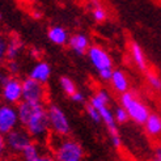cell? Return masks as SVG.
<instances>
[{
    "mask_svg": "<svg viewBox=\"0 0 161 161\" xmlns=\"http://www.w3.org/2000/svg\"><path fill=\"white\" fill-rule=\"evenodd\" d=\"M19 120L33 139L42 140L50 131L47 108L42 103L21 101L17 106Z\"/></svg>",
    "mask_w": 161,
    "mask_h": 161,
    "instance_id": "obj_1",
    "label": "cell"
},
{
    "mask_svg": "<svg viewBox=\"0 0 161 161\" xmlns=\"http://www.w3.org/2000/svg\"><path fill=\"white\" fill-rule=\"evenodd\" d=\"M119 105L127 111L130 120H132L136 125L143 126L148 115L151 114V110L147 106V103L140 100L139 96L131 91L119 96Z\"/></svg>",
    "mask_w": 161,
    "mask_h": 161,
    "instance_id": "obj_2",
    "label": "cell"
},
{
    "mask_svg": "<svg viewBox=\"0 0 161 161\" xmlns=\"http://www.w3.org/2000/svg\"><path fill=\"white\" fill-rule=\"evenodd\" d=\"M54 156L56 161H83L84 149L79 142L62 138L54 148Z\"/></svg>",
    "mask_w": 161,
    "mask_h": 161,
    "instance_id": "obj_3",
    "label": "cell"
},
{
    "mask_svg": "<svg viewBox=\"0 0 161 161\" xmlns=\"http://www.w3.org/2000/svg\"><path fill=\"white\" fill-rule=\"evenodd\" d=\"M47 117H49L50 130L59 138H66L71 132V123L67 114L63 109L55 103H51L47 108Z\"/></svg>",
    "mask_w": 161,
    "mask_h": 161,
    "instance_id": "obj_4",
    "label": "cell"
},
{
    "mask_svg": "<svg viewBox=\"0 0 161 161\" xmlns=\"http://www.w3.org/2000/svg\"><path fill=\"white\" fill-rule=\"evenodd\" d=\"M88 60L91 62L93 68L100 74L103 71H113V58L110 54L100 45H91L86 51Z\"/></svg>",
    "mask_w": 161,
    "mask_h": 161,
    "instance_id": "obj_5",
    "label": "cell"
},
{
    "mask_svg": "<svg viewBox=\"0 0 161 161\" xmlns=\"http://www.w3.org/2000/svg\"><path fill=\"white\" fill-rule=\"evenodd\" d=\"M46 97L45 84H41L36 80L26 77L22 80V101L42 103Z\"/></svg>",
    "mask_w": 161,
    "mask_h": 161,
    "instance_id": "obj_6",
    "label": "cell"
},
{
    "mask_svg": "<svg viewBox=\"0 0 161 161\" xmlns=\"http://www.w3.org/2000/svg\"><path fill=\"white\" fill-rule=\"evenodd\" d=\"M20 123L17 108L9 103H0V134L7 135L14 128H17Z\"/></svg>",
    "mask_w": 161,
    "mask_h": 161,
    "instance_id": "obj_7",
    "label": "cell"
},
{
    "mask_svg": "<svg viewBox=\"0 0 161 161\" xmlns=\"http://www.w3.org/2000/svg\"><path fill=\"white\" fill-rule=\"evenodd\" d=\"M2 98L5 103L19 105L22 101V81L17 77L9 76V79L2 85Z\"/></svg>",
    "mask_w": 161,
    "mask_h": 161,
    "instance_id": "obj_8",
    "label": "cell"
},
{
    "mask_svg": "<svg viewBox=\"0 0 161 161\" xmlns=\"http://www.w3.org/2000/svg\"><path fill=\"white\" fill-rule=\"evenodd\" d=\"M31 142H33L31 140V136L28 134L25 128L17 127L5 135L7 148H9L14 153H22V151L25 149Z\"/></svg>",
    "mask_w": 161,
    "mask_h": 161,
    "instance_id": "obj_9",
    "label": "cell"
},
{
    "mask_svg": "<svg viewBox=\"0 0 161 161\" xmlns=\"http://www.w3.org/2000/svg\"><path fill=\"white\" fill-rule=\"evenodd\" d=\"M51 66L45 60H38L34 63V66L31 67V69L29 71V76L30 79L36 80V81L41 83V84H46L51 77Z\"/></svg>",
    "mask_w": 161,
    "mask_h": 161,
    "instance_id": "obj_10",
    "label": "cell"
},
{
    "mask_svg": "<svg viewBox=\"0 0 161 161\" xmlns=\"http://www.w3.org/2000/svg\"><path fill=\"white\" fill-rule=\"evenodd\" d=\"M69 49L74 51L76 55H84L86 54L88 49L91 46V41H89V37L84 33H76V34H72L68 38V43Z\"/></svg>",
    "mask_w": 161,
    "mask_h": 161,
    "instance_id": "obj_11",
    "label": "cell"
},
{
    "mask_svg": "<svg viewBox=\"0 0 161 161\" xmlns=\"http://www.w3.org/2000/svg\"><path fill=\"white\" fill-rule=\"evenodd\" d=\"M109 81L113 89L119 94L130 91V80H128L127 75L122 69H113V74Z\"/></svg>",
    "mask_w": 161,
    "mask_h": 161,
    "instance_id": "obj_12",
    "label": "cell"
},
{
    "mask_svg": "<svg viewBox=\"0 0 161 161\" xmlns=\"http://www.w3.org/2000/svg\"><path fill=\"white\" fill-rule=\"evenodd\" d=\"M47 38L49 41L56 46H64L68 43V31L66 28L60 25H53L49 30H47Z\"/></svg>",
    "mask_w": 161,
    "mask_h": 161,
    "instance_id": "obj_13",
    "label": "cell"
},
{
    "mask_svg": "<svg viewBox=\"0 0 161 161\" xmlns=\"http://www.w3.org/2000/svg\"><path fill=\"white\" fill-rule=\"evenodd\" d=\"M130 55H131V59H132L134 64L140 71L146 72L148 69V63H147L146 54H144L143 47L138 42H131V45H130Z\"/></svg>",
    "mask_w": 161,
    "mask_h": 161,
    "instance_id": "obj_14",
    "label": "cell"
},
{
    "mask_svg": "<svg viewBox=\"0 0 161 161\" xmlns=\"http://www.w3.org/2000/svg\"><path fill=\"white\" fill-rule=\"evenodd\" d=\"M22 157L24 161H56L55 157L50 155H42L41 151H39V147L33 142L22 151Z\"/></svg>",
    "mask_w": 161,
    "mask_h": 161,
    "instance_id": "obj_15",
    "label": "cell"
},
{
    "mask_svg": "<svg viewBox=\"0 0 161 161\" xmlns=\"http://www.w3.org/2000/svg\"><path fill=\"white\" fill-rule=\"evenodd\" d=\"M143 126L149 136L158 138L161 135V115L157 114V113H151Z\"/></svg>",
    "mask_w": 161,
    "mask_h": 161,
    "instance_id": "obj_16",
    "label": "cell"
},
{
    "mask_svg": "<svg viewBox=\"0 0 161 161\" xmlns=\"http://www.w3.org/2000/svg\"><path fill=\"white\" fill-rule=\"evenodd\" d=\"M22 49H24V43L19 38L13 37L11 39H8L7 46H5V59L7 60H16L20 56Z\"/></svg>",
    "mask_w": 161,
    "mask_h": 161,
    "instance_id": "obj_17",
    "label": "cell"
},
{
    "mask_svg": "<svg viewBox=\"0 0 161 161\" xmlns=\"http://www.w3.org/2000/svg\"><path fill=\"white\" fill-rule=\"evenodd\" d=\"M89 103L94 108V109H98L101 106H108L110 105V94L108 91L105 89H100L96 92L91 100H89Z\"/></svg>",
    "mask_w": 161,
    "mask_h": 161,
    "instance_id": "obj_18",
    "label": "cell"
},
{
    "mask_svg": "<svg viewBox=\"0 0 161 161\" xmlns=\"http://www.w3.org/2000/svg\"><path fill=\"white\" fill-rule=\"evenodd\" d=\"M91 13L94 21L97 22H103L108 19V12L102 7V4L98 0H92V7H91Z\"/></svg>",
    "mask_w": 161,
    "mask_h": 161,
    "instance_id": "obj_19",
    "label": "cell"
},
{
    "mask_svg": "<svg viewBox=\"0 0 161 161\" xmlns=\"http://www.w3.org/2000/svg\"><path fill=\"white\" fill-rule=\"evenodd\" d=\"M59 85H60V89L66 93L68 97H71V96L77 91L75 81L71 77H68V76H62L59 79Z\"/></svg>",
    "mask_w": 161,
    "mask_h": 161,
    "instance_id": "obj_20",
    "label": "cell"
},
{
    "mask_svg": "<svg viewBox=\"0 0 161 161\" xmlns=\"http://www.w3.org/2000/svg\"><path fill=\"white\" fill-rule=\"evenodd\" d=\"M113 114H114L115 122H117L118 125H125V123H127L128 120H130L127 111H126L122 106H120V105L114 108V110H113Z\"/></svg>",
    "mask_w": 161,
    "mask_h": 161,
    "instance_id": "obj_21",
    "label": "cell"
},
{
    "mask_svg": "<svg viewBox=\"0 0 161 161\" xmlns=\"http://www.w3.org/2000/svg\"><path fill=\"white\" fill-rule=\"evenodd\" d=\"M147 81L148 85L157 92H161V77H158L155 74H148L147 75Z\"/></svg>",
    "mask_w": 161,
    "mask_h": 161,
    "instance_id": "obj_22",
    "label": "cell"
},
{
    "mask_svg": "<svg viewBox=\"0 0 161 161\" xmlns=\"http://www.w3.org/2000/svg\"><path fill=\"white\" fill-rule=\"evenodd\" d=\"M85 111H86V115L91 118L92 122L94 123H101V117H100V113L97 109H94L91 103H88L85 106Z\"/></svg>",
    "mask_w": 161,
    "mask_h": 161,
    "instance_id": "obj_23",
    "label": "cell"
},
{
    "mask_svg": "<svg viewBox=\"0 0 161 161\" xmlns=\"http://www.w3.org/2000/svg\"><path fill=\"white\" fill-rule=\"evenodd\" d=\"M7 69H8V72H9L11 75H17L20 72V64H19L17 59L16 60H8Z\"/></svg>",
    "mask_w": 161,
    "mask_h": 161,
    "instance_id": "obj_24",
    "label": "cell"
},
{
    "mask_svg": "<svg viewBox=\"0 0 161 161\" xmlns=\"http://www.w3.org/2000/svg\"><path fill=\"white\" fill-rule=\"evenodd\" d=\"M5 46H7V41L3 37L2 31H0V63L5 59Z\"/></svg>",
    "mask_w": 161,
    "mask_h": 161,
    "instance_id": "obj_25",
    "label": "cell"
},
{
    "mask_svg": "<svg viewBox=\"0 0 161 161\" xmlns=\"http://www.w3.org/2000/svg\"><path fill=\"white\" fill-rule=\"evenodd\" d=\"M69 98L74 101L75 103H84V102H85V96H84L83 92H80V91H76Z\"/></svg>",
    "mask_w": 161,
    "mask_h": 161,
    "instance_id": "obj_26",
    "label": "cell"
},
{
    "mask_svg": "<svg viewBox=\"0 0 161 161\" xmlns=\"http://www.w3.org/2000/svg\"><path fill=\"white\" fill-rule=\"evenodd\" d=\"M7 148V143H5V136L0 134V157L3 156V153L5 152Z\"/></svg>",
    "mask_w": 161,
    "mask_h": 161,
    "instance_id": "obj_27",
    "label": "cell"
},
{
    "mask_svg": "<svg viewBox=\"0 0 161 161\" xmlns=\"http://www.w3.org/2000/svg\"><path fill=\"white\" fill-rule=\"evenodd\" d=\"M8 79H9V75L5 74V72H0V86L5 83Z\"/></svg>",
    "mask_w": 161,
    "mask_h": 161,
    "instance_id": "obj_28",
    "label": "cell"
},
{
    "mask_svg": "<svg viewBox=\"0 0 161 161\" xmlns=\"http://www.w3.org/2000/svg\"><path fill=\"white\" fill-rule=\"evenodd\" d=\"M155 157L158 158V160H161V146L156 148V151H155Z\"/></svg>",
    "mask_w": 161,
    "mask_h": 161,
    "instance_id": "obj_29",
    "label": "cell"
},
{
    "mask_svg": "<svg viewBox=\"0 0 161 161\" xmlns=\"http://www.w3.org/2000/svg\"><path fill=\"white\" fill-rule=\"evenodd\" d=\"M152 161H161V160H158V158H156V157H153V160Z\"/></svg>",
    "mask_w": 161,
    "mask_h": 161,
    "instance_id": "obj_30",
    "label": "cell"
},
{
    "mask_svg": "<svg viewBox=\"0 0 161 161\" xmlns=\"http://www.w3.org/2000/svg\"><path fill=\"white\" fill-rule=\"evenodd\" d=\"M2 17H3V16H2V12H0V20H2Z\"/></svg>",
    "mask_w": 161,
    "mask_h": 161,
    "instance_id": "obj_31",
    "label": "cell"
},
{
    "mask_svg": "<svg viewBox=\"0 0 161 161\" xmlns=\"http://www.w3.org/2000/svg\"><path fill=\"white\" fill-rule=\"evenodd\" d=\"M0 161H5V160H0Z\"/></svg>",
    "mask_w": 161,
    "mask_h": 161,
    "instance_id": "obj_32",
    "label": "cell"
}]
</instances>
